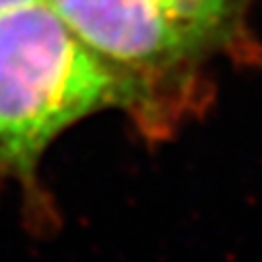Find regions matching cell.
Masks as SVG:
<instances>
[{
    "label": "cell",
    "mask_w": 262,
    "mask_h": 262,
    "mask_svg": "<svg viewBox=\"0 0 262 262\" xmlns=\"http://www.w3.org/2000/svg\"><path fill=\"white\" fill-rule=\"evenodd\" d=\"M137 75L89 50L48 3L0 15V169L31 176L69 126L141 95Z\"/></svg>",
    "instance_id": "1"
},
{
    "label": "cell",
    "mask_w": 262,
    "mask_h": 262,
    "mask_svg": "<svg viewBox=\"0 0 262 262\" xmlns=\"http://www.w3.org/2000/svg\"><path fill=\"white\" fill-rule=\"evenodd\" d=\"M114 67L137 73L196 58L225 37L242 0H46Z\"/></svg>",
    "instance_id": "2"
},
{
    "label": "cell",
    "mask_w": 262,
    "mask_h": 262,
    "mask_svg": "<svg viewBox=\"0 0 262 262\" xmlns=\"http://www.w3.org/2000/svg\"><path fill=\"white\" fill-rule=\"evenodd\" d=\"M37 3H46V0H0V15L29 7V5H37Z\"/></svg>",
    "instance_id": "3"
}]
</instances>
